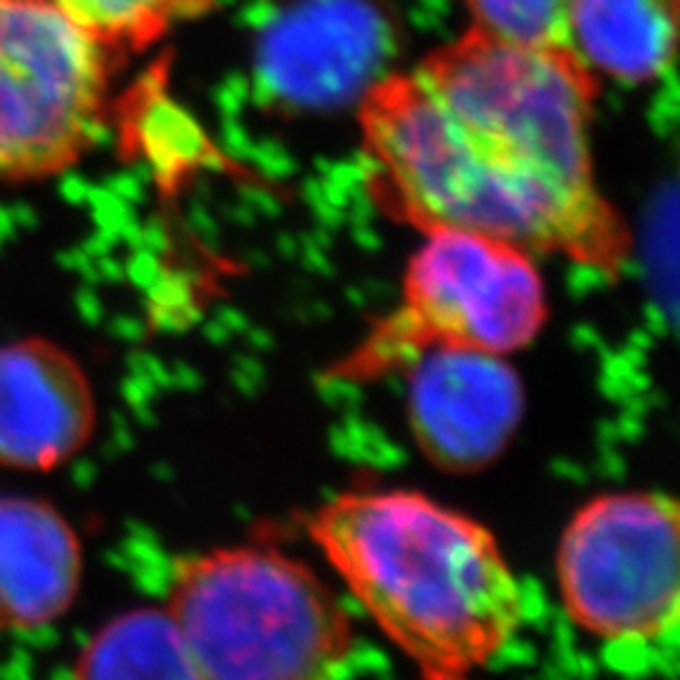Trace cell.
<instances>
[{"mask_svg":"<svg viewBox=\"0 0 680 680\" xmlns=\"http://www.w3.org/2000/svg\"><path fill=\"white\" fill-rule=\"evenodd\" d=\"M597 89L570 48L469 28L358 101L368 197L421 235L476 232L615 275L633 237L592 167Z\"/></svg>","mask_w":680,"mask_h":680,"instance_id":"cell-1","label":"cell"},{"mask_svg":"<svg viewBox=\"0 0 680 680\" xmlns=\"http://www.w3.org/2000/svg\"><path fill=\"white\" fill-rule=\"evenodd\" d=\"M310 534L429 680H464L517 630L522 597L489 529L421 494H343Z\"/></svg>","mask_w":680,"mask_h":680,"instance_id":"cell-2","label":"cell"},{"mask_svg":"<svg viewBox=\"0 0 680 680\" xmlns=\"http://www.w3.org/2000/svg\"><path fill=\"white\" fill-rule=\"evenodd\" d=\"M164 610L204 680H333L351 650L325 582L257 547L184 560Z\"/></svg>","mask_w":680,"mask_h":680,"instance_id":"cell-3","label":"cell"},{"mask_svg":"<svg viewBox=\"0 0 680 680\" xmlns=\"http://www.w3.org/2000/svg\"><path fill=\"white\" fill-rule=\"evenodd\" d=\"M544 320L547 293L534 255L476 232L431 230L408 260L398 308L335 376H383L431 348L507 356L527 348Z\"/></svg>","mask_w":680,"mask_h":680,"instance_id":"cell-4","label":"cell"},{"mask_svg":"<svg viewBox=\"0 0 680 680\" xmlns=\"http://www.w3.org/2000/svg\"><path fill=\"white\" fill-rule=\"evenodd\" d=\"M109 58L46 0H0V182L53 177L89 152Z\"/></svg>","mask_w":680,"mask_h":680,"instance_id":"cell-5","label":"cell"},{"mask_svg":"<svg viewBox=\"0 0 680 680\" xmlns=\"http://www.w3.org/2000/svg\"><path fill=\"white\" fill-rule=\"evenodd\" d=\"M562 600L580 628L612 645H655L678 633V509L645 492L582 507L557 557Z\"/></svg>","mask_w":680,"mask_h":680,"instance_id":"cell-6","label":"cell"},{"mask_svg":"<svg viewBox=\"0 0 680 680\" xmlns=\"http://www.w3.org/2000/svg\"><path fill=\"white\" fill-rule=\"evenodd\" d=\"M408 368V421L431 464L476 474L507 451L524 414V391L502 356L431 348Z\"/></svg>","mask_w":680,"mask_h":680,"instance_id":"cell-7","label":"cell"},{"mask_svg":"<svg viewBox=\"0 0 680 680\" xmlns=\"http://www.w3.org/2000/svg\"><path fill=\"white\" fill-rule=\"evenodd\" d=\"M388 23L368 0H298L262 33L257 76L298 109L361 101L383 74Z\"/></svg>","mask_w":680,"mask_h":680,"instance_id":"cell-8","label":"cell"},{"mask_svg":"<svg viewBox=\"0 0 680 680\" xmlns=\"http://www.w3.org/2000/svg\"><path fill=\"white\" fill-rule=\"evenodd\" d=\"M96 431L84 366L48 338L0 346V466L51 474L76 459Z\"/></svg>","mask_w":680,"mask_h":680,"instance_id":"cell-9","label":"cell"},{"mask_svg":"<svg viewBox=\"0 0 680 680\" xmlns=\"http://www.w3.org/2000/svg\"><path fill=\"white\" fill-rule=\"evenodd\" d=\"M84 547L66 514L31 494H0V633L28 635L79 600Z\"/></svg>","mask_w":680,"mask_h":680,"instance_id":"cell-10","label":"cell"},{"mask_svg":"<svg viewBox=\"0 0 680 680\" xmlns=\"http://www.w3.org/2000/svg\"><path fill=\"white\" fill-rule=\"evenodd\" d=\"M678 0H572L567 48L595 76L648 84L668 74Z\"/></svg>","mask_w":680,"mask_h":680,"instance_id":"cell-11","label":"cell"},{"mask_svg":"<svg viewBox=\"0 0 680 680\" xmlns=\"http://www.w3.org/2000/svg\"><path fill=\"white\" fill-rule=\"evenodd\" d=\"M71 680H204L167 610L139 607L101 625Z\"/></svg>","mask_w":680,"mask_h":680,"instance_id":"cell-12","label":"cell"},{"mask_svg":"<svg viewBox=\"0 0 680 680\" xmlns=\"http://www.w3.org/2000/svg\"><path fill=\"white\" fill-rule=\"evenodd\" d=\"M114 56L142 51L215 8V0H46Z\"/></svg>","mask_w":680,"mask_h":680,"instance_id":"cell-13","label":"cell"},{"mask_svg":"<svg viewBox=\"0 0 680 680\" xmlns=\"http://www.w3.org/2000/svg\"><path fill=\"white\" fill-rule=\"evenodd\" d=\"M469 28L532 48H567L572 0H461Z\"/></svg>","mask_w":680,"mask_h":680,"instance_id":"cell-14","label":"cell"}]
</instances>
